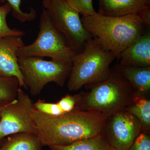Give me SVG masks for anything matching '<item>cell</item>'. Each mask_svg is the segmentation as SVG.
Returning <instances> with one entry per match:
<instances>
[{"instance_id": "obj_17", "label": "cell", "mask_w": 150, "mask_h": 150, "mask_svg": "<svg viewBox=\"0 0 150 150\" xmlns=\"http://www.w3.org/2000/svg\"><path fill=\"white\" fill-rule=\"evenodd\" d=\"M19 88L17 78L0 74V102L9 103L14 100Z\"/></svg>"}, {"instance_id": "obj_23", "label": "cell", "mask_w": 150, "mask_h": 150, "mask_svg": "<svg viewBox=\"0 0 150 150\" xmlns=\"http://www.w3.org/2000/svg\"><path fill=\"white\" fill-rule=\"evenodd\" d=\"M144 25H150V6L143 9L137 15Z\"/></svg>"}, {"instance_id": "obj_22", "label": "cell", "mask_w": 150, "mask_h": 150, "mask_svg": "<svg viewBox=\"0 0 150 150\" xmlns=\"http://www.w3.org/2000/svg\"><path fill=\"white\" fill-rule=\"evenodd\" d=\"M127 150H150L149 132H142Z\"/></svg>"}, {"instance_id": "obj_25", "label": "cell", "mask_w": 150, "mask_h": 150, "mask_svg": "<svg viewBox=\"0 0 150 150\" xmlns=\"http://www.w3.org/2000/svg\"><path fill=\"white\" fill-rule=\"evenodd\" d=\"M9 103L0 102V118H1V113L2 110L3 108H4L6 105L8 104Z\"/></svg>"}, {"instance_id": "obj_2", "label": "cell", "mask_w": 150, "mask_h": 150, "mask_svg": "<svg viewBox=\"0 0 150 150\" xmlns=\"http://www.w3.org/2000/svg\"><path fill=\"white\" fill-rule=\"evenodd\" d=\"M86 30L119 59L122 52L145 32L144 24L137 15L121 17L97 13L81 18Z\"/></svg>"}, {"instance_id": "obj_7", "label": "cell", "mask_w": 150, "mask_h": 150, "mask_svg": "<svg viewBox=\"0 0 150 150\" xmlns=\"http://www.w3.org/2000/svg\"><path fill=\"white\" fill-rule=\"evenodd\" d=\"M45 9L52 23L73 50L77 53L81 51L92 37L84 27L79 14L65 0H51Z\"/></svg>"}, {"instance_id": "obj_3", "label": "cell", "mask_w": 150, "mask_h": 150, "mask_svg": "<svg viewBox=\"0 0 150 150\" xmlns=\"http://www.w3.org/2000/svg\"><path fill=\"white\" fill-rule=\"evenodd\" d=\"M88 88L89 91L79 93L77 108L80 110L98 111L107 116L126 109L136 94L121 74L119 65L111 69L106 80Z\"/></svg>"}, {"instance_id": "obj_12", "label": "cell", "mask_w": 150, "mask_h": 150, "mask_svg": "<svg viewBox=\"0 0 150 150\" xmlns=\"http://www.w3.org/2000/svg\"><path fill=\"white\" fill-rule=\"evenodd\" d=\"M150 6V0H98V13L112 17L137 15Z\"/></svg>"}, {"instance_id": "obj_18", "label": "cell", "mask_w": 150, "mask_h": 150, "mask_svg": "<svg viewBox=\"0 0 150 150\" xmlns=\"http://www.w3.org/2000/svg\"><path fill=\"white\" fill-rule=\"evenodd\" d=\"M11 11V6L8 3L0 5V38L12 35L22 37L25 35L24 31L9 27L7 23L6 17Z\"/></svg>"}, {"instance_id": "obj_19", "label": "cell", "mask_w": 150, "mask_h": 150, "mask_svg": "<svg viewBox=\"0 0 150 150\" xmlns=\"http://www.w3.org/2000/svg\"><path fill=\"white\" fill-rule=\"evenodd\" d=\"M1 3H8L11 8L12 15L19 21L21 22L30 21L35 19L36 16V12L31 9L30 12H24L20 8L21 0H0Z\"/></svg>"}, {"instance_id": "obj_13", "label": "cell", "mask_w": 150, "mask_h": 150, "mask_svg": "<svg viewBox=\"0 0 150 150\" xmlns=\"http://www.w3.org/2000/svg\"><path fill=\"white\" fill-rule=\"evenodd\" d=\"M119 67L121 74L137 94L146 96L149 93L150 67H128L119 65Z\"/></svg>"}, {"instance_id": "obj_27", "label": "cell", "mask_w": 150, "mask_h": 150, "mask_svg": "<svg viewBox=\"0 0 150 150\" xmlns=\"http://www.w3.org/2000/svg\"><path fill=\"white\" fill-rule=\"evenodd\" d=\"M1 1H0V5H1Z\"/></svg>"}, {"instance_id": "obj_6", "label": "cell", "mask_w": 150, "mask_h": 150, "mask_svg": "<svg viewBox=\"0 0 150 150\" xmlns=\"http://www.w3.org/2000/svg\"><path fill=\"white\" fill-rule=\"evenodd\" d=\"M39 27V31L35 41L30 45L21 47L18 51V57H47L71 61L77 52L54 26L45 9L40 15Z\"/></svg>"}, {"instance_id": "obj_20", "label": "cell", "mask_w": 150, "mask_h": 150, "mask_svg": "<svg viewBox=\"0 0 150 150\" xmlns=\"http://www.w3.org/2000/svg\"><path fill=\"white\" fill-rule=\"evenodd\" d=\"M69 5L83 16L97 13L93 7V0H65Z\"/></svg>"}, {"instance_id": "obj_14", "label": "cell", "mask_w": 150, "mask_h": 150, "mask_svg": "<svg viewBox=\"0 0 150 150\" xmlns=\"http://www.w3.org/2000/svg\"><path fill=\"white\" fill-rule=\"evenodd\" d=\"M42 147L36 134L20 133L8 137L0 150H42Z\"/></svg>"}, {"instance_id": "obj_4", "label": "cell", "mask_w": 150, "mask_h": 150, "mask_svg": "<svg viewBox=\"0 0 150 150\" xmlns=\"http://www.w3.org/2000/svg\"><path fill=\"white\" fill-rule=\"evenodd\" d=\"M116 56L95 38L92 37L71 60L72 67L67 88L75 91L102 82L111 73L110 65Z\"/></svg>"}, {"instance_id": "obj_15", "label": "cell", "mask_w": 150, "mask_h": 150, "mask_svg": "<svg viewBox=\"0 0 150 150\" xmlns=\"http://www.w3.org/2000/svg\"><path fill=\"white\" fill-rule=\"evenodd\" d=\"M48 147L51 150H117L110 144L103 133L68 146H51Z\"/></svg>"}, {"instance_id": "obj_11", "label": "cell", "mask_w": 150, "mask_h": 150, "mask_svg": "<svg viewBox=\"0 0 150 150\" xmlns=\"http://www.w3.org/2000/svg\"><path fill=\"white\" fill-rule=\"evenodd\" d=\"M119 65L134 67H150V32H144L120 55Z\"/></svg>"}, {"instance_id": "obj_26", "label": "cell", "mask_w": 150, "mask_h": 150, "mask_svg": "<svg viewBox=\"0 0 150 150\" xmlns=\"http://www.w3.org/2000/svg\"><path fill=\"white\" fill-rule=\"evenodd\" d=\"M1 141H2V140H1ZM1 141H0V146H1V145L2 144L1 142Z\"/></svg>"}, {"instance_id": "obj_21", "label": "cell", "mask_w": 150, "mask_h": 150, "mask_svg": "<svg viewBox=\"0 0 150 150\" xmlns=\"http://www.w3.org/2000/svg\"><path fill=\"white\" fill-rule=\"evenodd\" d=\"M34 108L41 112L52 116H59L66 113L62 109L59 102H46L44 100L39 99L33 103Z\"/></svg>"}, {"instance_id": "obj_16", "label": "cell", "mask_w": 150, "mask_h": 150, "mask_svg": "<svg viewBox=\"0 0 150 150\" xmlns=\"http://www.w3.org/2000/svg\"><path fill=\"white\" fill-rule=\"evenodd\" d=\"M140 121L142 132H149L150 100L144 96L136 94L133 102L126 108Z\"/></svg>"}, {"instance_id": "obj_1", "label": "cell", "mask_w": 150, "mask_h": 150, "mask_svg": "<svg viewBox=\"0 0 150 150\" xmlns=\"http://www.w3.org/2000/svg\"><path fill=\"white\" fill-rule=\"evenodd\" d=\"M32 116L43 147L68 146L101 134L108 117L98 111L77 108L59 116L48 115L34 108Z\"/></svg>"}, {"instance_id": "obj_9", "label": "cell", "mask_w": 150, "mask_h": 150, "mask_svg": "<svg viewBox=\"0 0 150 150\" xmlns=\"http://www.w3.org/2000/svg\"><path fill=\"white\" fill-rule=\"evenodd\" d=\"M142 132L136 117L125 109L107 117L103 134L117 150H127Z\"/></svg>"}, {"instance_id": "obj_24", "label": "cell", "mask_w": 150, "mask_h": 150, "mask_svg": "<svg viewBox=\"0 0 150 150\" xmlns=\"http://www.w3.org/2000/svg\"><path fill=\"white\" fill-rule=\"evenodd\" d=\"M51 0H43V5L45 9L48 8L51 3Z\"/></svg>"}, {"instance_id": "obj_8", "label": "cell", "mask_w": 150, "mask_h": 150, "mask_svg": "<svg viewBox=\"0 0 150 150\" xmlns=\"http://www.w3.org/2000/svg\"><path fill=\"white\" fill-rule=\"evenodd\" d=\"M34 108L32 100L20 88L16 98L6 105L1 112L0 141L17 133L36 134L32 116Z\"/></svg>"}, {"instance_id": "obj_5", "label": "cell", "mask_w": 150, "mask_h": 150, "mask_svg": "<svg viewBox=\"0 0 150 150\" xmlns=\"http://www.w3.org/2000/svg\"><path fill=\"white\" fill-rule=\"evenodd\" d=\"M19 67L26 88L33 96L40 94L50 82L63 87L69 76L71 61L51 59L46 61L41 57H18Z\"/></svg>"}, {"instance_id": "obj_10", "label": "cell", "mask_w": 150, "mask_h": 150, "mask_svg": "<svg viewBox=\"0 0 150 150\" xmlns=\"http://www.w3.org/2000/svg\"><path fill=\"white\" fill-rule=\"evenodd\" d=\"M25 45L21 36H8L0 38V74L17 78L20 88L26 86L19 67L18 51Z\"/></svg>"}]
</instances>
